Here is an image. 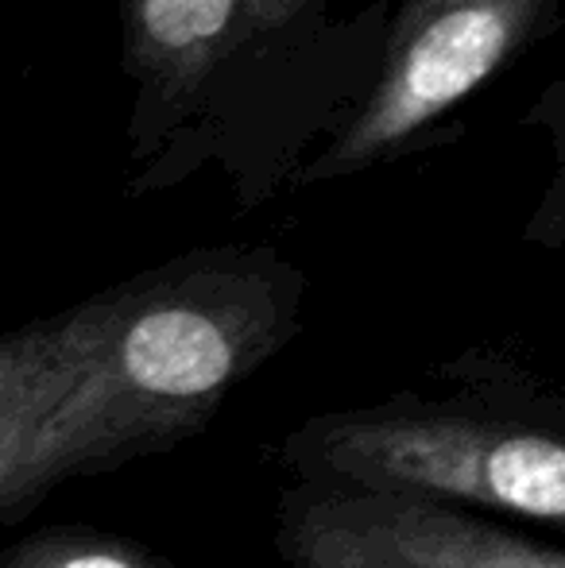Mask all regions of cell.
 I'll return each instance as SVG.
<instances>
[{"label":"cell","instance_id":"6da1fadb","mask_svg":"<svg viewBox=\"0 0 565 568\" xmlns=\"http://www.w3.org/2000/svg\"><path fill=\"white\" fill-rule=\"evenodd\" d=\"M302 298L306 275L252 244L198 247L90 294L82 364L16 460L0 530L59 484L109 476L202 434L299 337Z\"/></svg>","mask_w":565,"mask_h":568},{"label":"cell","instance_id":"7a4b0ae2","mask_svg":"<svg viewBox=\"0 0 565 568\" xmlns=\"http://www.w3.org/2000/svg\"><path fill=\"white\" fill-rule=\"evenodd\" d=\"M294 484L392 491L562 534L565 398L515 356L468 348L430 390L310 414L280 442Z\"/></svg>","mask_w":565,"mask_h":568},{"label":"cell","instance_id":"3957f363","mask_svg":"<svg viewBox=\"0 0 565 568\" xmlns=\"http://www.w3.org/2000/svg\"><path fill=\"white\" fill-rule=\"evenodd\" d=\"M558 12L562 0H407L395 16L380 82L299 182L349 179L411 151L423 132L554 31Z\"/></svg>","mask_w":565,"mask_h":568},{"label":"cell","instance_id":"277c9868","mask_svg":"<svg viewBox=\"0 0 565 568\" xmlns=\"http://www.w3.org/2000/svg\"><path fill=\"white\" fill-rule=\"evenodd\" d=\"M272 541L283 568H565L558 541L476 510L325 484L283 487Z\"/></svg>","mask_w":565,"mask_h":568},{"label":"cell","instance_id":"5b68a950","mask_svg":"<svg viewBox=\"0 0 565 568\" xmlns=\"http://www.w3.org/2000/svg\"><path fill=\"white\" fill-rule=\"evenodd\" d=\"M325 0H121L137 148L167 135L244 47L310 20Z\"/></svg>","mask_w":565,"mask_h":568},{"label":"cell","instance_id":"8992f818","mask_svg":"<svg viewBox=\"0 0 565 568\" xmlns=\"http://www.w3.org/2000/svg\"><path fill=\"white\" fill-rule=\"evenodd\" d=\"M85 348L82 302L0 337V503L23 445L59 406Z\"/></svg>","mask_w":565,"mask_h":568},{"label":"cell","instance_id":"52a82bcc","mask_svg":"<svg viewBox=\"0 0 565 568\" xmlns=\"http://www.w3.org/2000/svg\"><path fill=\"white\" fill-rule=\"evenodd\" d=\"M0 568H174V561L129 534L54 523L0 549Z\"/></svg>","mask_w":565,"mask_h":568}]
</instances>
